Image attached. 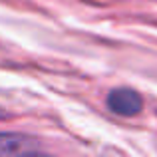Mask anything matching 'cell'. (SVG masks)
I'll list each match as a JSON object with an SVG mask.
<instances>
[{"label": "cell", "mask_w": 157, "mask_h": 157, "mask_svg": "<svg viewBox=\"0 0 157 157\" xmlns=\"http://www.w3.org/2000/svg\"><path fill=\"white\" fill-rule=\"evenodd\" d=\"M42 151L38 139L14 131H0V157L8 155H30Z\"/></svg>", "instance_id": "7a4b0ae2"}, {"label": "cell", "mask_w": 157, "mask_h": 157, "mask_svg": "<svg viewBox=\"0 0 157 157\" xmlns=\"http://www.w3.org/2000/svg\"><path fill=\"white\" fill-rule=\"evenodd\" d=\"M8 115H10V113H8V111H4V107H0V119L8 117Z\"/></svg>", "instance_id": "3957f363"}, {"label": "cell", "mask_w": 157, "mask_h": 157, "mask_svg": "<svg viewBox=\"0 0 157 157\" xmlns=\"http://www.w3.org/2000/svg\"><path fill=\"white\" fill-rule=\"evenodd\" d=\"M105 105L115 115L133 117L143 109V98L131 88H113L105 98Z\"/></svg>", "instance_id": "6da1fadb"}]
</instances>
